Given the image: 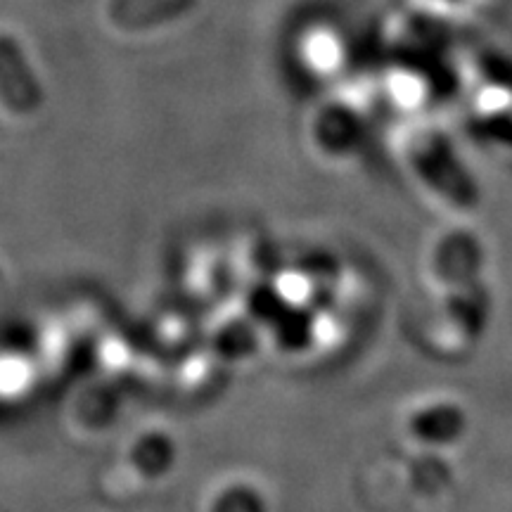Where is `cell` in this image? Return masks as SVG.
Returning a JSON list of instances; mask_svg holds the SVG:
<instances>
[{
    "instance_id": "obj_1",
    "label": "cell",
    "mask_w": 512,
    "mask_h": 512,
    "mask_svg": "<svg viewBox=\"0 0 512 512\" xmlns=\"http://www.w3.org/2000/svg\"><path fill=\"white\" fill-rule=\"evenodd\" d=\"M465 427V415L453 406H432L425 413L415 415L413 430L418 437L444 444V441L458 439Z\"/></svg>"
}]
</instances>
